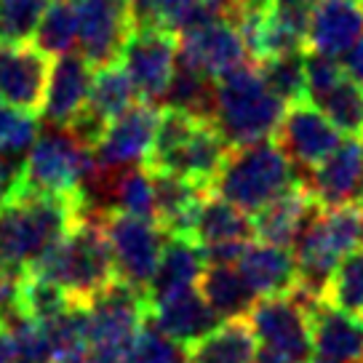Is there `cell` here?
<instances>
[{
  "label": "cell",
  "instance_id": "cell-1",
  "mask_svg": "<svg viewBox=\"0 0 363 363\" xmlns=\"http://www.w3.org/2000/svg\"><path fill=\"white\" fill-rule=\"evenodd\" d=\"M86 214L75 195L19 193L0 211V270L27 272Z\"/></svg>",
  "mask_w": 363,
  "mask_h": 363
},
{
  "label": "cell",
  "instance_id": "cell-2",
  "mask_svg": "<svg viewBox=\"0 0 363 363\" xmlns=\"http://www.w3.org/2000/svg\"><path fill=\"white\" fill-rule=\"evenodd\" d=\"M363 243V214L358 203L320 208L294 243L296 286L289 291L307 313L326 296L340 262Z\"/></svg>",
  "mask_w": 363,
  "mask_h": 363
},
{
  "label": "cell",
  "instance_id": "cell-3",
  "mask_svg": "<svg viewBox=\"0 0 363 363\" xmlns=\"http://www.w3.org/2000/svg\"><path fill=\"white\" fill-rule=\"evenodd\" d=\"M27 272L43 275L62 286L75 305H86L89 299L104 291L115 278V262L104 227L94 211H86L72 225L57 246L45 251Z\"/></svg>",
  "mask_w": 363,
  "mask_h": 363
},
{
  "label": "cell",
  "instance_id": "cell-4",
  "mask_svg": "<svg viewBox=\"0 0 363 363\" xmlns=\"http://www.w3.org/2000/svg\"><path fill=\"white\" fill-rule=\"evenodd\" d=\"M284 110L286 102H281L264 83L259 65H243L214 80L211 121L230 147L272 139Z\"/></svg>",
  "mask_w": 363,
  "mask_h": 363
},
{
  "label": "cell",
  "instance_id": "cell-5",
  "mask_svg": "<svg viewBox=\"0 0 363 363\" xmlns=\"http://www.w3.org/2000/svg\"><path fill=\"white\" fill-rule=\"evenodd\" d=\"M296 182H302V174L278 147V142L259 139L251 145L230 147L211 184V193L254 214Z\"/></svg>",
  "mask_w": 363,
  "mask_h": 363
},
{
  "label": "cell",
  "instance_id": "cell-6",
  "mask_svg": "<svg viewBox=\"0 0 363 363\" xmlns=\"http://www.w3.org/2000/svg\"><path fill=\"white\" fill-rule=\"evenodd\" d=\"M99 177L94 150L83 147L62 125H48L35 136L22 160V190L19 193L75 195L86 203V193Z\"/></svg>",
  "mask_w": 363,
  "mask_h": 363
},
{
  "label": "cell",
  "instance_id": "cell-7",
  "mask_svg": "<svg viewBox=\"0 0 363 363\" xmlns=\"http://www.w3.org/2000/svg\"><path fill=\"white\" fill-rule=\"evenodd\" d=\"M104 227L115 262V278L147 296V286L155 275L160 251L166 243V230L142 216L123 211H94Z\"/></svg>",
  "mask_w": 363,
  "mask_h": 363
},
{
  "label": "cell",
  "instance_id": "cell-8",
  "mask_svg": "<svg viewBox=\"0 0 363 363\" xmlns=\"http://www.w3.org/2000/svg\"><path fill=\"white\" fill-rule=\"evenodd\" d=\"M179 57V40L174 30L134 27L121 51V67L131 78L136 96L145 102H163Z\"/></svg>",
  "mask_w": 363,
  "mask_h": 363
},
{
  "label": "cell",
  "instance_id": "cell-9",
  "mask_svg": "<svg viewBox=\"0 0 363 363\" xmlns=\"http://www.w3.org/2000/svg\"><path fill=\"white\" fill-rule=\"evenodd\" d=\"M254 337L267 352H275L291 363H307L313 355L310 313L291 294L259 296L249 310Z\"/></svg>",
  "mask_w": 363,
  "mask_h": 363
},
{
  "label": "cell",
  "instance_id": "cell-10",
  "mask_svg": "<svg viewBox=\"0 0 363 363\" xmlns=\"http://www.w3.org/2000/svg\"><path fill=\"white\" fill-rule=\"evenodd\" d=\"M75 11L80 57L94 69L118 62L134 30L131 0H75Z\"/></svg>",
  "mask_w": 363,
  "mask_h": 363
},
{
  "label": "cell",
  "instance_id": "cell-11",
  "mask_svg": "<svg viewBox=\"0 0 363 363\" xmlns=\"http://www.w3.org/2000/svg\"><path fill=\"white\" fill-rule=\"evenodd\" d=\"M51 57L27 40H0V102L40 115Z\"/></svg>",
  "mask_w": 363,
  "mask_h": 363
},
{
  "label": "cell",
  "instance_id": "cell-12",
  "mask_svg": "<svg viewBox=\"0 0 363 363\" xmlns=\"http://www.w3.org/2000/svg\"><path fill=\"white\" fill-rule=\"evenodd\" d=\"M272 139L284 150L296 169L310 171L342 142L340 128L318 110L310 99H296L286 104L284 118Z\"/></svg>",
  "mask_w": 363,
  "mask_h": 363
},
{
  "label": "cell",
  "instance_id": "cell-13",
  "mask_svg": "<svg viewBox=\"0 0 363 363\" xmlns=\"http://www.w3.org/2000/svg\"><path fill=\"white\" fill-rule=\"evenodd\" d=\"M179 62L201 69L211 80H219L233 69L249 65L243 35L233 19H211L193 30L179 33Z\"/></svg>",
  "mask_w": 363,
  "mask_h": 363
},
{
  "label": "cell",
  "instance_id": "cell-14",
  "mask_svg": "<svg viewBox=\"0 0 363 363\" xmlns=\"http://www.w3.org/2000/svg\"><path fill=\"white\" fill-rule=\"evenodd\" d=\"M158 118L160 110L155 102L139 99L131 107H125L123 113L107 123L104 134L99 136L94 147L96 163L102 169H123V166L145 163L155 139Z\"/></svg>",
  "mask_w": 363,
  "mask_h": 363
},
{
  "label": "cell",
  "instance_id": "cell-15",
  "mask_svg": "<svg viewBox=\"0 0 363 363\" xmlns=\"http://www.w3.org/2000/svg\"><path fill=\"white\" fill-rule=\"evenodd\" d=\"M320 211V203L315 195L310 193L307 182H296L289 190L272 198L257 208L251 222H254V238L272 246H286L294 249L296 238L305 233V227L313 222V216Z\"/></svg>",
  "mask_w": 363,
  "mask_h": 363
},
{
  "label": "cell",
  "instance_id": "cell-16",
  "mask_svg": "<svg viewBox=\"0 0 363 363\" xmlns=\"http://www.w3.org/2000/svg\"><path fill=\"white\" fill-rule=\"evenodd\" d=\"M227 152H230V145H227L225 136L219 134L214 121L198 118L190 128V134L179 142V147L163 160V166L147 171H171V174L184 177L187 182H193V184L211 193V184H214L216 174L225 163Z\"/></svg>",
  "mask_w": 363,
  "mask_h": 363
},
{
  "label": "cell",
  "instance_id": "cell-17",
  "mask_svg": "<svg viewBox=\"0 0 363 363\" xmlns=\"http://www.w3.org/2000/svg\"><path fill=\"white\" fill-rule=\"evenodd\" d=\"M363 33V0H315L307 16L305 48L340 59Z\"/></svg>",
  "mask_w": 363,
  "mask_h": 363
},
{
  "label": "cell",
  "instance_id": "cell-18",
  "mask_svg": "<svg viewBox=\"0 0 363 363\" xmlns=\"http://www.w3.org/2000/svg\"><path fill=\"white\" fill-rule=\"evenodd\" d=\"M313 352L329 363H363V318L320 299L310 310Z\"/></svg>",
  "mask_w": 363,
  "mask_h": 363
},
{
  "label": "cell",
  "instance_id": "cell-19",
  "mask_svg": "<svg viewBox=\"0 0 363 363\" xmlns=\"http://www.w3.org/2000/svg\"><path fill=\"white\" fill-rule=\"evenodd\" d=\"M363 169V142L358 136H350L340 142L331 150L326 158L318 163L315 169H310L307 187L315 195L320 208L331 206H345L355 201L358 179Z\"/></svg>",
  "mask_w": 363,
  "mask_h": 363
},
{
  "label": "cell",
  "instance_id": "cell-20",
  "mask_svg": "<svg viewBox=\"0 0 363 363\" xmlns=\"http://www.w3.org/2000/svg\"><path fill=\"white\" fill-rule=\"evenodd\" d=\"M147 320L169 340L179 342L184 347L208 334L216 323H222L195 286L147 305Z\"/></svg>",
  "mask_w": 363,
  "mask_h": 363
},
{
  "label": "cell",
  "instance_id": "cell-21",
  "mask_svg": "<svg viewBox=\"0 0 363 363\" xmlns=\"http://www.w3.org/2000/svg\"><path fill=\"white\" fill-rule=\"evenodd\" d=\"M91 80H94V67L80 54L69 51V54L57 57L51 75H48L43 110H40L45 125L65 128L89 102Z\"/></svg>",
  "mask_w": 363,
  "mask_h": 363
},
{
  "label": "cell",
  "instance_id": "cell-22",
  "mask_svg": "<svg viewBox=\"0 0 363 363\" xmlns=\"http://www.w3.org/2000/svg\"><path fill=\"white\" fill-rule=\"evenodd\" d=\"M203 267L206 254L198 240L190 235H166L155 275L147 286V305L169 294H177L182 289L195 286Z\"/></svg>",
  "mask_w": 363,
  "mask_h": 363
},
{
  "label": "cell",
  "instance_id": "cell-23",
  "mask_svg": "<svg viewBox=\"0 0 363 363\" xmlns=\"http://www.w3.org/2000/svg\"><path fill=\"white\" fill-rule=\"evenodd\" d=\"M238 270L259 296L289 294L296 286V259L294 251L272 243H249L238 259Z\"/></svg>",
  "mask_w": 363,
  "mask_h": 363
},
{
  "label": "cell",
  "instance_id": "cell-24",
  "mask_svg": "<svg viewBox=\"0 0 363 363\" xmlns=\"http://www.w3.org/2000/svg\"><path fill=\"white\" fill-rule=\"evenodd\" d=\"M259 342L246 318L216 323L198 342L187 345V363H254Z\"/></svg>",
  "mask_w": 363,
  "mask_h": 363
},
{
  "label": "cell",
  "instance_id": "cell-25",
  "mask_svg": "<svg viewBox=\"0 0 363 363\" xmlns=\"http://www.w3.org/2000/svg\"><path fill=\"white\" fill-rule=\"evenodd\" d=\"M190 238L198 240L203 249L219 243H249L254 238V222L240 206L208 193L198 206Z\"/></svg>",
  "mask_w": 363,
  "mask_h": 363
},
{
  "label": "cell",
  "instance_id": "cell-26",
  "mask_svg": "<svg viewBox=\"0 0 363 363\" xmlns=\"http://www.w3.org/2000/svg\"><path fill=\"white\" fill-rule=\"evenodd\" d=\"M201 296L206 305L216 313L219 320H230V318H246L249 310L257 302V294L251 291L246 278L235 270V264H211L203 267L201 278Z\"/></svg>",
  "mask_w": 363,
  "mask_h": 363
},
{
  "label": "cell",
  "instance_id": "cell-27",
  "mask_svg": "<svg viewBox=\"0 0 363 363\" xmlns=\"http://www.w3.org/2000/svg\"><path fill=\"white\" fill-rule=\"evenodd\" d=\"M134 102L136 89L131 78L125 75V69L121 67V62L96 67L94 80H91L89 102H86V110L91 115H96L102 123H110L113 118H118L125 107H131Z\"/></svg>",
  "mask_w": 363,
  "mask_h": 363
},
{
  "label": "cell",
  "instance_id": "cell-28",
  "mask_svg": "<svg viewBox=\"0 0 363 363\" xmlns=\"http://www.w3.org/2000/svg\"><path fill=\"white\" fill-rule=\"evenodd\" d=\"M313 104L340 128V134L363 136V83L345 75Z\"/></svg>",
  "mask_w": 363,
  "mask_h": 363
},
{
  "label": "cell",
  "instance_id": "cell-29",
  "mask_svg": "<svg viewBox=\"0 0 363 363\" xmlns=\"http://www.w3.org/2000/svg\"><path fill=\"white\" fill-rule=\"evenodd\" d=\"M35 45L48 57L69 54L78 43V11L75 0H51L35 27Z\"/></svg>",
  "mask_w": 363,
  "mask_h": 363
},
{
  "label": "cell",
  "instance_id": "cell-30",
  "mask_svg": "<svg viewBox=\"0 0 363 363\" xmlns=\"http://www.w3.org/2000/svg\"><path fill=\"white\" fill-rule=\"evenodd\" d=\"M163 102H166V107H177V110L201 115V118H211L214 80L203 75L201 69L179 62V57H177V69H174V78L166 89Z\"/></svg>",
  "mask_w": 363,
  "mask_h": 363
},
{
  "label": "cell",
  "instance_id": "cell-31",
  "mask_svg": "<svg viewBox=\"0 0 363 363\" xmlns=\"http://www.w3.org/2000/svg\"><path fill=\"white\" fill-rule=\"evenodd\" d=\"M69 305H75L67 296V291L57 286L54 281H48L43 275L35 272H24L22 278V315L40 323L48 318H57L59 313H65Z\"/></svg>",
  "mask_w": 363,
  "mask_h": 363
},
{
  "label": "cell",
  "instance_id": "cell-32",
  "mask_svg": "<svg viewBox=\"0 0 363 363\" xmlns=\"http://www.w3.org/2000/svg\"><path fill=\"white\" fill-rule=\"evenodd\" d=\"M264 83L270 91L281 99V102L291 104L296 99H307V80H305V59L296 54H286V57L264 59L257 62Z\"/></svg>",
  "mask_w": 363,
  "mask_h": 363
},
{
  "label": "cell",
  "instance_id": "cell-33",
  "mask_svg": "<svg viewBox=\"0 0 363 363\" xmlns=\"http://www.w3.org/2000/svg\"><path fill=\"white\" fill-rule=\"evenodd\" d=\"M323 299L363 318V251L355 249L340 262Z\"/></svg>",
  "mask_w": 363,
  "mask_h": 363
},
{
  "label": "cell",
  "instance_id": "cell-34",
  "mask_svg": "<svg viewBox=\"0 0 363 363\" xmlns=\"http://www.w3.org/2000/svg\"><path fill=\"white\" fill-rule=\"evenodd\" d=\"M38 136V115L0 102V155L22 158Z\"/></svg>",
  "mask_w": 363,
  "mask_h": 363
},
{
  "label": "cell",
  "instance_id": "cell-35",
  "mask_svg": "<svg viewBox=\"0 0 363 363\" xmlns=\"http://www.w3.org/2000/svg\"><path fill=\"white\" fill-rule=\"evenodd\" d=\"M51 0H0V40H27Z\"/></svg>",
  "mask_w": 363,
  "mask_h": 363
},
{
  "label": "cell",
  "instance_id": "cell-36",
  "mask_svg": "<svg viewBox=\"0 0 363 363\" xmlns=\"http://www.w3.org/2000/svg\"><path fill=\"white\" fill-rule=\"evenodd\" d=\"M195 0H131L134 27H163L179 33Z\"/></svg>",
  "mask_w": 363,
  "mask_h": 363
},
{
  "label": "cell",
  "instance_id": "cell-37",
  "mask_svg": "<svg viewBox=\"0 0 363 363\" xmlns=\"http://www.w3.org/2000/svg\"><path fill=\"white\" fill-rule=\"evenodd\" d=\"M128 363H187V347L169 340L163 331H158L150 320H145Z\"/></svg>",
  "mask_w": 363,
  "mask_h": 363
},
{
  "label": "cell",
  "instance_id": "cell-38",
  "mask_svg": "<svg viewBox=\"0 0 363 363\" xmlns=\"http://www.w3.org/2000/svg\"><path fill=\"white\" fill-rule=\"evenodd\" d=\"M22 278L24 272L0 270V326H9L22 315Z\"/></svg>",
  "mask_w": 363,
  "mask_h": 363
},
{
  "label": "cell",
  "instance_id": "cell-39",
  "mask_svg": "<svg viewBox=\"0 0 363 363\" xmlns=\"http://www.w3.org/2000/svg\"><path fill=\"white\" fill-rule=\"evenodd\" d=\"M345 72L350 75L352 80H358V83H363V33L361 38L352 43V48L345 54Z\"/></svg>",
  "mask_w": 363,
  "mask_h": 363
},
{
  "label": "cell",
  "instance_id": "cell-40",
  "mask_svg": "<svg viewBox=\"0 0 363 363\" xmlns=\"http://www.w3.org/2000/svg\"><path fill=\"white\" fill-rule=\"evenodd\" d=\"M254 363H291V361H286V358L275 355V352L262 350V352H257V361H254Z\"/></svg>",
  "mask_w": 363,
  "mask_h": 363
},
{
  "label": "cell",
  "instance_id": "cell-41",
  "mask_svg": "<svg viewBox=\"0 0 363 363\" xmlns=\"http://www.w3.org/2000/svg\"><path fill=\"white\" fill-rule=\"evenodd\" d=\"M355 203L363 206V169H361V179H358V190H355Z\"/></svg>",
  "mask_w": 363,
  "mask_h": 363
},
{
  "label": "cell",
  "instance_id": "cell-42",
  "mask_svg": "<svg viewBox=\"0 0 363 363\" xmlns=\"http://www.w3.org/2000/svg\"><path fill=\"white\" fill-rule=\"evenodd\" d=\"M307 363H329V361H320V358H318V361H307Z\"/></svg>",
  "mask_w": 363,
  "mask_h": 363
}]
</instances>
